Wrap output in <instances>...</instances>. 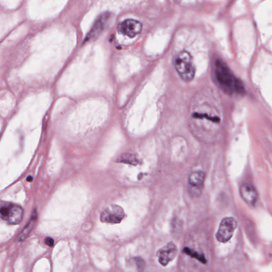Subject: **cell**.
Wrapping results in <instances>:
<instances>
[{
	"instance_id": "cell-1",
	"label": "cell",
	"mask_w": 272,
	"mask_h": 272,
	"mask_svg": "<svg viewBox=\"0 0 272 272\" xmlns=\"http://www.w3.org/2000/svg\"><path fill=\"white\" fill-rule=\"evenodd\" d=\"M174 65L175 70L182 80L190 81L194 79L195 75V67L190 53L186 51L179 53L175 58Z\"/></svg>"
},
{
	"instance_id": "cell-2",
	"label": "cell",
	"mask_w": 272,
	"mask_h": 272,
	"mask_svg": "<svg viewBox=\"0 0 272 272\" xmlns=\"http://www.w3.org/2000/svg\"><path fill=\"white\" fill-rule=\"evenodd\" d=\"M215 76L222 89L226 92L232 93L236 92L238 79L234 77L227 65L220 60H217L215 64Z\"/></svg>"
},
{
	"instance_id": "cell-3",
	"label": "cell",
	"mask_w": 272,
	"mask_h": 272,
	"mask_svg": "<svg viewBox=\"0 0 272 272\" xmlns=\"http://www.w3.org/2000/svg\"><path fill=\"white\" fill-rule=\"evenodd\" d=\"M23 209L11 202L0 201V217L11 224H18L23 219Z\"/></svg>"
},
{
	"instance_id": "cell-4",
	"label": "cell",
	"mask_w": 272,
	"mask_h": 272,
	"mask_svg": "<svg viewBox=\"0 0 272 272\" xmlns=\"http://www.w3.org/2000/svg\"><path fill=\"white\" fill-rule=\"evenodd\" d=\"M237 227V222L235 218L232 217L224 218L221 222L216 233V239L221 243H227L232 237Z\"/></svg>"
},
{
	"instance_id": "cell-5",
	"label": "cell",
	"mask_w": 272,
	"mask_h": 272,
	"mask_svg": "<svg viewBox=\"0 0 272 272\" xmlns=\"http://www.w3.org/2000/svg\"><path fill=\"white\" fill-rule=\"evenodd\" d=\"M124 212L121 207L113 204L107 207L101 215V220L103 222L110 223H119L124 217Z\"/></svg>"
},
{
	"instance_id": "cell-6",
	"label": "cell",
	"mask_w": 272,
	"mask_h": 272,
	"mask_svg": "<svg viewBox=\"0 0 272 272\" xmlns=\"http://www.w3.org/2000/svg\"><path fill=\"white\" fill-rule=\"evenodd\" d=\"M143 29L141 23L136 20L128 19L119 24L118 31L123 35L133 38L140 33Z\"/></svg>"
},
{
	"instance_id": "cell-7",
	"label": "cell",
	"mask_w": 272,
	"mask_h": 272,
	"mask_svg": "<svg viewBox=\"0 0 272 272\" xmlns=\"http://www.w3.org/2000/svg\"><path fill=\"white\" fill-rule=\"evenodd\" d=\"M177 248L172 242L168 243L163 248L159 250L157 253L159 261L161 265L166 266L175 259L177 254Z\"/></svg>"
},
{
	"instance_id": "cell-8",
	"label": "cell",
	"mask_w": 272,
	"mask_h": 272,
	"mask_svg": "<svg viewBox=\"0 0 272 272\" xmlns=\"http://www.w3.org/2000/svg\"><path fill=\"white\" fill-rule=\"evenodd\" d=\"M205 180L204 173L200 171H194L191 173L188 178V183L191 190L197 194L200 193Z\"/></svg>"
},
{
	"instance_id": "cell-9",
	"label": "cell",
	"mask_w": 272,
	"mask_h": 272,
	"mask_svg": "<svg viewBox=\"0 0 272 272\" xmlns=\"http://www.w3.org/2000/svg\"><path fill=\"white\" fill-rule=\"evenodd\" d=\"M110 18V14L108 13L102 14L100 17L98 18L96 22L89 32L87 37H86V40H88L91 39H94L95 37L99 35L107 25V21Z\"/></svg>"
},
{
	"instance_id": "cell-10",
	"label": "cell",
	"mask_w": 272,
	"mask_h": 272,
	"mask_svg": "<svg viewBox=\"0 0 272 272\" xmlns=\"http://www.w3.org/2000/svg\"><path fill=\"white\" fill-rule=\"evenodd\" d=\"M240 194L243 199L247 204L254 205L258 198V194L255 188L251 185L245 184L241 186Z\"/></svg>"
},
{
	"instance_id": "cell-11",
	"label": "cell",
	"mask_w": 272,
	"mask_h": 272,
	"mask_svg": "<svg viewBox=\"0 0 272 272\" xmlns=\"http://www.w3.org/2000/svg\"><path fill=\"white\" fill-rule=\"evenodd\" d=\"M117 162L131 164L133 165H137L139 163V160L134 154L124 153L121 154L118 157V159H117Z\"/></svg>"
},
{
	"instance_id": "cell-12",
	"label": "cell",
	"mask_w": 272,
	"mask_h": 272,
	"mask_svg": "<svg viewBox=\"0 0 272 272\" xmlns=\"http://www.w3.org/2000/svg\"><path fill=\"white\" fill-rule=\"evenodd\" d=\"M184 253H186L187 255L190 256L192 258H195L197 260L201 262V263L206 264L207 263V259L205 257L203 254H201L197 251H194L192 249H191L188 247H185L183 249Z\"/></svg>"
},
{
	"instance_id": "cell-13",
	"label": "cell",
	"mask_w": 272,
	"mask_h": 272,
	"mask_svg": "<svg viewBox=\"0 0 272 272\" xmlns=\"http://www.w3.org/2000/svg\"><path fill=\"white\" fill-rule=\"evenodd\" d=\"M36 212L34 211L33 214L32 215V217L31 218V220H30V221L28 223V224L27 225L26 227L23 230V232L20 234L19 237V240H23L24 239H25L26 238L27 236H28L30 232V231L32 230L34 224L35 220H36Z\"/></svg>"
},
{
	"instance_id": "cell-14",
	"label": "cell",
	"mask_w": 272,
	"mask_h": 272,
	"mask_svg": "<svg viewBox=\"0 0 272 272\" xmlns=\"http://www.w3.org/2000/svg\"><path fill=\"white\" fill-rule=\"evenodd\" d=\"M135 261L138 270L142 271L143 269L144 268V265H145V263L144 262V260L141 258H137L135 259Z\"/></svg>"
},
{
	"instance_id": "cell-15",
	"label": "cell",
	"mask_w": 272,
	"mask_h": 272,
	"mask_svg": "<svg viewBox=\"0 0 272 272\" xmlns=\"http://www.w3.org/2000/svg\"><path fill=\"white\" fill-rule=\"evenodd\" d=\"M54 240L51 238H46L45 239V243L47 244V246H50V247H52L54 244Z\"/></svg>"
},
{
	"instance_id": "cell-16",
	"label": "cell",
	"mask_w": 272,
	"mask_h": 272,
	"mask_svg": "<svg viewBox=\"0 0 272 272\" xmlns=\"http://www.w3.org/2000/svg\"><path fill=\"white\" fill-rule=\"evenodd\" d=\"M33 176H31V175H29V176L27 177V181H28L32 182L33 181Z\"/></svg>"
}]
</instances>
